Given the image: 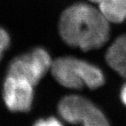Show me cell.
I'll use <instances>...</instances> for the list:
<instances>
[{"label": "cell", "instance_id": "obj_9", "mask_svg": "<svg viewBox=\"0 0 126 126\" xmlns=\"http://www.w3.org/2000/svg\"><path fill=\"white\" fill-rule=\"evenodd\" d=\"M36 126H59L62 125V123L56 118L49 117L48 118L39 119L34 124Z\"/></svg>", "mask_w": 126, "mask_h": 126}, {"label": "cell", "instance_id": "obj_2", "mask_svg": "<svg viewBox=\"0 0 126 126\" xmlns=\"http://www.w3.org/2000/svg\"><path fill=\"white\" fill-rule=\"evenodd\" d=\"M50 71L61 86L73 90H80L84 86L94 90L103 86L105 82L103 72L99 67L72 56L53 60Z\"/></svg>", "mask_w": 126, "mask_h": 126}, {"label": "cell", "instance_id": "obj_1", "mask_svg": "<svg viewBox=\"0 0 126 126\" xmlns=\"http://www.w3.org/2000/svg\"><path fill=\"white\" fill-rule=\"evenodd\" d=\"M63 40L72 47L89 51L102 47L109 39V22L99 9L77 3L63 12L59 20Z\"/></svg>", "mask_w": 126, "mask_h": 126}, {"label": "cell", "instance_id": "obj_3", "mask_svg": "<svg viewBox=\"0 0 126 126\" xmlns=\"http://www.w3.org/2000/svg\"><path fill=\"white\" fill-rule=\"evenodd\" d=\"M58 110L60 116L72 124L86 126L109 125L108 119L102 110L90 99L81 95L65 96L58 103Z\"/></svg>", "mask_w": 126, "mask_h": 126}, {"label": "cell", "instance_id": "obj_6", "mask_svg": "<svg viewBox=\"0 0 126 126\" xmlns=\"http://www.w3.org/2000/svg\"><path fill=\"white\" fill-rule=\"evenodd\" d=\"M105 60L110 67L126 79V34L116 38L109 47Z\"/></svg>", "mask_w": 126, "mask_h": 126}, {"label": "cell", "instance_id": "obj_4", "mask_svg": "<svg viewBox=\"0 0 126 126\" xmlns=\"http://www.w3.org/2000/svg\"><path fill=\"white\" fill-rule=\"evenodd\" d=\"M52 63L49 53L38 47L13 59L9 64L7 76L26 80L35 86L50 70Z\"/></svg>", "mask_w": 126, "mask_h": 126}, {"label": "cell", "instance_id": "obj_8", "mask_svg": "<svg viewBox=\"0 0 126 126\" xmlns=\"http://www.w3.org/2000/svg\"><path fill=\"white\" fill-rule=\"evenodd\" d=\"M11 39L8 32L0 27V53H4L10 46Z\"/></svg>", "mask_w": 126, "mask_h": 126}, {"label": "cell", "instance_id": "obj_5", "mask_svg": "<svg viewBox=\"0 0 126 126\" xmlns=\"http://www.w3.org/2000/svg\"><path fill=\"white\" fill-rule=\"evenodd\" d=\"M34 86L22 79L7 76L3 86L5 105L13 112H28L34 98Z\"/></svg>", "mask_w": 126, "mask_h": 126}, {"label": "cell", "instance_id": "obj_12", "mask_svg": "<svg viewBox=\"0 0 126 126\" xmlns=\"http://www.w3.org/2000/svg\"><path fill=\"white\" fill-rule=\"evenodd\" d=\"M2 55H3V53H0V61H1V60L2 58Z\"/></svg>", "mask_w": 126, "mask_h": 126}, {"label": "cell", "instance_id": "obj_7", "mask_svg": "<svg viewBox=\"0 0 126 126\" xmlns=\"http://www.w3.org/2000/svg\"><path fill=\"white\" fill-rule=\"evenodd\" d=\"M99 9L109 23H121L126 20V0H102Z\"/></svg>", "mask_w": 126, "mask_h": 126}, {"label": "cell", "instance_id": "obj_10", "mask_svg": "<svg viewBox=\"0 0 126 126\" xmlns=\"http://www.w3.org/2000/svg\"><path fill=\"white\" fill-rule=\"evenodd\" d=\"M121 99L123 104L126 106V83L122 87L121 90Z\"/></svg>", "mask_w": 126, "mask_h": 126}, {"label": "cell", "instance_id": "obj_11", "mask_svg": "<svg viewBox=\"0 0 126 126\" xmlns=\"http://www.w3.org/2000/svg\"><path fill=\"white\" fill-rule=\"evenodd\" d=\"M88 1H90L91 2H94V3H97V4H99L102 0H88Z\"/></svg>", "mask_w": 126, "mask_h": 126}]
</instances>
